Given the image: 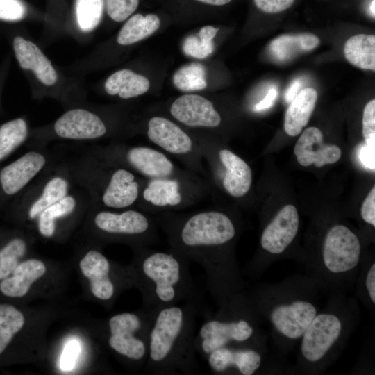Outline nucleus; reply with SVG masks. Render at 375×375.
Wrapping results in <instances>:
<instances>
[{
  "instance_id": "nucleus-39",
  "label": "nucleus",
  "mask_w": 375,
  "mask_h": 375,
  "mask_svg": "<svg viewBox=\"0 0 375 375\" xmlns=\"http://www.w3.org/2000/svg\"><path fill=\"white\" fill-rule=\"evenodd\" d=\"M362 135L365 143L375 147V100L367 103L364 108L362 117Z\"/></svg>"
},
{
  "instance_id": "nucleus-48",
  "label": "nucleus",
  "mask_w": 375,
  "mask_h": 375,
  "mask_svg": "<svg viewBox=\"0 0 375 375\" xmlns=\"http://www.w3.org/2000/svg\"><path fill=\"white\" fill-rule=\"evenodd\" d=\"M197 1L206 3V4L213 5V6H223V5L228 3L232 0H197Z\"/></svg>"
},
{
  "instance_id": "nucleus-38",
  "label": "nucleus",
  "mask_w": 375,
  "mask_h": 375,
  "mask_svg": "<svg viewBox=\"0 0 375 375\" xmlns=\"http://www.w3.org/2000/svg\"><path fill=\"white\" fill-rule=\"evenodd\" d=\"M183 50L189 56L203 59L212 53L214 44L212 42H208L202 40L198 35H192L185 39Z\"/></svg>"
},
{
  "instance_id": "nucleus-31",
  "label": "nucleus",
  "mask_w": 375,
  "mask_h": 375,
  "mask_svg": "<svg viewBox=\"0 0 375 375\" xmlns=\"http://www.w3.org/2000/svg\"><path fill=\"white\" fill-rule=\"evenodd\" d=\"M27 134V124L22 118L10 120L0 126V162L24 142Z\"/></svg>"
},
{
  "instance_id": "nucleus-41",
  "label": "nucleus",
  "mask_w": 375,
  "mask_h": 375,
  "mask_svg": "<svg viewBox=\"0 0 375 375\" xmlns=\"http://www.w3.org/2000/svg\"><path fill=\"white\" fill-rule=\"evenodd\" d=\"M256 7L266 13H277L288 9L294 0H253Z\"/></svg>"
},
{
  "instance_id": "nucleus-10",
  "label": "nucleus",
  "mask_w": 375,
  "mask_h": 375,
  "mask_svg": "<svg viewBox=\"0 0 375 375\" xmlns=\"http://www.w3.org/2000/svg\"><path fill=\"white\" fill-rule=\"evenodd\" d=\"M342 330V322L336 314H317L301 337L304 360L311 363L322 360L338 342Z\"/></svg>"
},
{
  "instance_id": "nucleus-7",
  "label": "nucleus",
  "mask_w": 375,
  "mask_h": 375,
  "mask_svg": "<svg viewBox=\"0 0 375 375\" xmlns=\"http://www.w3.org/2000/svg\"><path fill=\"white\" fill-rule=\"evenodd\" d=\"M43 322L32 311L13 304L0 303V358L19 343L35 357L44 350Z\"/></svg>"
},
{
  "instance_id": "nucleus-42",
  "label": "nucleus",
  "mask_w": 375,
  "mask_h": 375,
  "mask_svg": "<svg viewBox=\"0 0 375 375\" xmlns=\"http://www.w3.org/2000/svg\"><path fill=\"white\" fill-rule=\"evenodd\" d=\"M361 216L363 220L375 226V188L371 190L370 192L365 199L361 207Z\"/></svg>"
},
{
  "instance_id": "nucleus-14",
  "label": "nucleus",
  "mask_w": 375,
  "mask_h": 375,
  "mask_svg": "<svg viewBox=\"0 0 375 375\" xmlns=\"http://www.w3.org/2000/svg\"><path fill=\"white\" fill-rule=\"evenodd\" d=\"M49 272V266L42 259L24 258L8 276L0 281V292L11 299L25 297Z\"/></svg>"
},
{
  "instance_id": "nucleus-19",
  "label": "nucleus",
  "mask_w": 375,
  "mask_h": 375,
  "mask_svg": "<svg viewBox=\"0 0 375 375\" xmlns=\"http://www.w3.org/2000/svg\"><path fill=\"white\" fill-rule=\"evenodd\" d=\"M54 131L63 138L89 140L104 135L106 127L95 114L87 110L76 108L60 116L55 122Z\"/></svg>"
},
{
  "instance_id": "nucleus-16",
  "label": "nucleus",
  "mask_w": 375,
  "mask_h": 375,
  "mask_svg": "<svg viewBox=\"0 0 375 375\" xmlns=\"http://www.w3.org/2000/svg\"><path fill=\"white\" fill-rule=\"evenodd\" d=\"M147 136L153 143L170 154L187 157L196 151L190 136L165 117H153L149 119Z\"/></svg>"
},
{
  "instance_id": "nucleus-18",
  "label": "nucleus",
  "mask_w": 375,
  "mask_h": 375,
  "mask_svg": "<svg viewBox=\"0 0 375 375\" xmlns=\"http://www.w3.org/2000/svg\"><path fill=\"white\" fill-rule=\"evenodd\" d=\"M299 224L297 208L286 205L264 229L261 238L262 248L272 254H280L296 236Z\"/></svg>"
},
{
  "instance_id": "nucleus-9",
  "label": "nucleus",
  "mask_w": 375,
  "mask_h": 375,
  "mask_svg": "<svg viewBox=\"0 0 375 375\" xmlns=\"http://www.w3.org/2000/svg\"><path fill=\"white\" fill-rule=\"evenodd\" d=\"M361 247L358 237L348 227L338 224L327 232L323 244L325 269L333 274H344L358 265Z\"/></svg>"
},
{
  "instance_id": "nucleus-30",
  "label": "nucleus",
  "mask_w": 375,
  "mask_h": 375,
  "mask_svg": "<svg viewBox=\"0 0 375 375\" xmlns=\"http://www.w3.org/2000/svg\"><path fill=\"white\" fill-rule=\"evenodd\" d=\"M76 207V201L71 196H65L59 201L43 210L38 216V229L40 234L47 238L56 232V220L70 215Z\"/></svg>"
},
{
  "instance_id": "nucleus-8",
  "label": "nucleus",
  "mask_w": 375,
  "mask_h": 375,
  "mask_svg": "<svg viewBox=\"0 0 375 375\" xmlns=\"http://www.w3.org/2000/svg\"><path fill=\"white\" fill-rule=\"evenodd\" d=\"M94 224L100 232L113 238L129 240L137 246L153 243L157 237L153 221L135 210L99 212L94 218Z\"/></svg>"
},
{
  "instance_id": "nucleus-3",
  "label": "nucleus",
  "mask_w": 375,
  "mask_h": 375,
  "mask_svg": "<svg viewBox=\"0 0 375 375\" xmlns=\"http://www.w3.org/2000/svg\"><path fill=\"white\" fill-rule=\"evenodd\" d=\"M189 264L188 259L172 248L163 251L137 246L128 267L144 307L157 309L185 301L198 302L199 293Z\"/></svg>"
},
{
  "instance_id": "nucleus-49",
  "label": "nucleus",
  "mask_w": 375,
  "mask_h": 375,
  "mask_svg": "<svg viewBox=\"0 0 375 375\" xmlns=\"http://www.w3.org/2000/svg\"><path fill=\"white\" fill-rule=\"evenodd\" d=\"M374 5H375V1L374 0H372L369 5V12L374 18L375 16Z\"/></svg>"
},
{
  "instance_id": "nucleus-2",
  "label": "nucleus",
  "mask_w": 375,
  "mask_h": 375,
  "mask_svg": "<svg viewBox=\"0 0 375 375\" xmlns=\"http://www.w3.org/2000/svg\"><path fill=\"white\" fill-rule=\"evenodd\" d=\"M197 303L185 301L156 309L144 372L170 375L198 371L194 347Z\"/></svg>"
},
{
  "instance_id": "nucleus-1",
  "label": "nucleus",
  "mask_w": 375,
  "mask_h": 375,
  "mask_svg": "<svg viewBox=\"0 0 375 375\" xmlns=\"http://www.w3.org/2000/svg\"><path fill=\"white\" fill-rule=\"evenodd\" d=\"M159 222L171 248L202 267L206 288L219 307L240 292L242 281L228 250L236 235V227L226 214L204 210L183 217L164 216Z\"/></svg>"
},
{
  "instance_id": "nucleus-44",
  "label": "nucleus",
  "mask_w": 375,
  "mask_h": 375,
  "mask_svg": "<svg viewBox=\"0 0 375 375\" xmlns=\"http://www.w3.org/2000/svg\"><path fill=\"white\" fill-rule=\"evenodd\" d=\"M365 286L369 297L373 303H375V264L372 263L369 267L365 279Z\"/></svg>"
},
{
  "instance_id": "nucleus-24",
  "label": "nucleus",
  "mask_w": 375,
  "mask_h": 375,
  "mask_svg": "<svg viewBox=\"0 0 375 375\" xmlns=\"http://www.w3.org/2000/svg\"><path fill=\"white\" fill-rule=\"evenodd\" d=\"M319 43L320 39L312 33L285 34L271 42L269 51L275 60L285 62L313 50Z\"/></svg>"
},
{
  "instance_id": "nucleus-32",
  "label": "nucleus",
  "mask_w": 375,
  "mask_h": 375,
  "mask_svg": "<svg viewBox=\"0 0 375 375\" xmlns=\"http://www.w3.org/2000/svg\"><path fill=\"white\" fill-rule=\"evenodd\" d=\"M27 251L26 240L17 236L10 238L0 247V281L8 276L26 258Z\"/></svg>"
},
{
  "instance_id": "nucleus-25",
  "label": "nucleus",
  "mask_w": 375,
  "mask_h": 375,
  "mask_svg": "<svg viewBox=\"0 0 375 375\" xmlns=\"http://www.w3.org/2000/svg\"><path fill=\"white\" fill-rule=\"evenodd\" d=\"M317 92L312 88L301 90L292 101L285 116L284 128L290 136H296L306 126L315 109Z\"/></svg>"
},
{
  "instance_id": "nucleus-12",
  "label": "nucleus",
  "mask_w": 375,
  "mask_h": 375,
  "mask_svg": "<svg viewBox=\"0 0 375 375\" xmlns=\"http://www.w3.org/2000/svg\"><path fill=\"white\" fill-rule=\"evenodd\" d=\"M210 369L215 374L238 372L252 375L260 367L261 355L249 347L226 346L210 352L206 358Z\"/></svg>"
},
{
  "instance_id": "nucleus-26",
  "label": "nucleus",
  "mask_w": 375,
  "mask_h": 375,
  "mask_svg": "<svg viewBox=\"0 0 375 375\" xmlns=\"http://www.w3.org/2000/svg\"><path fill=\"white\" fill-rule=\"evenodd\" d=\"M179 181L174 177L149 179L143 198L157 208L174 207L183 201Z\"/></svg>"
},
{
  "instance_id": "nucleus-46",
  "label": "nucleus",
  "mask_w": 375,
  "mask_h": 375,
  "mask_svg": "<svg viewBox=\"0 0 375 375\" xmlns=\"http://www.w3.org/2000/svg\"><path fill=\"white\" fill-rule=\"evenodd\" d=\"M218 31V28H215L212 26L208 25L202 27L197 35L202 40L210 42H212V39L215 38Z\"/></svg>"
},
{
  "instance_id": "nucleus-28",
  "label": "nucleus",
  "mask_w": 375,
  "mask_h": 375,
  "mask_svg": "<svg viewBox=\"0 0 375 375\" xmlns=\"http://www.w3.org/2000/svg\"><path fill=\"white\" fill-rule=\"evenodd\" d=\"M344 54L353 65L375 71V36L358 34L351 37L344 44Z\"/></svg>"
},
{
  "instance_id": "nucleus-15",
  "label": "nucleus",
  "mask_w": 375,
  "mask_h": 375,
  "mask_svg": "<svg viewBox=\"0 0 375 375\" xmlns=\"http://www.w3.org/2000/svg\"><path fill=\"white\" fill-rule=\"evenodd\" d=\"M44 156L35 151L28 152L0 169V195L12 197L43 168Z\"/></svg>"
},
{
  "instance_id": "nucleus-45",
  "label": "nucleus",
  "mask_w": 375,
  "mask_h": 375,
  "mask_svg": "<svg viewBox=\"0 0 375 375\" xmlns=\"http://www.w3.org/2000/svg\"><path fill=\"white\" fill-rule=\"evenodd\" d=\"M276 96V90L274 88L270 89L265 97L256 104V110L260 111L270 108L274 104Z\"/></svg>"
},
{
  "instance_id": "nucleus-11",
  "label": "nucleus",
  "mask_w": 375,
  "mask_h": 375,
  "mask_svg": "<svg viewBox=\"0 0 375 375\" xmlns=\"http://www.w3.org/2000/svg\"><path fill=\"white\" fill-rule=\"evenodd\" d=\"M317 314V310L313 303L298 299L276 305L270 311L269 319L283 336L297 340L302 337Z\"/></svg>"
},
{
  "instance_id": "nucleus-35",
  "label": "nucleus",
  "mask_w": 375,
  "mask_h": 375,
  "mask_svg": "<svg viewBox=\"0 0 375 375\" xmlns=\"http://www.w3.org/2000/svg\"><path fill=\"white\" fill-rule=\"evenodd\" d=\"M103 0H76V22L83 31H91L99 25L103 15Z\"/></svg>"
},
{
  "instance_id": "nucleus-4",
  "label": "nucleus",
  "mask_w": 375,
  "mask_h": 375,
  "mask_svg": "<svg viewBox=\"0 0 375 375\" xmlns=\"http://www.w3.org/2000/svg\"><path fill=\"white\" fill-rule=\"evenodd\" d=\"M253 303L246 295L239 292L232 296L196 333V353L206 358L212 351L226 346L253 347Z\"/></svg>"
},
{
  "instance_id": "nucleus-21",
  "label": "nucleus",
  "mask_w": 375,
  "mask_h": 375,
  "mask_svg": "<svg viewBox=\"0 0 375 375\" xmlns=\"http://www.w3.org/2000/svg\"><path fill=\"white\" fill-rule=\"evenodd\" d=\"M13 49L21 67L32 70L42 83L49 86L57 81L58 74L51 62L33 42L17 36L13 40Z\"/></svg>"
},
{
  "instance_id": "nucleus-37",
  "label": "nucleus",
  "mask_w": 375,
  "mask_h": 375,
  "mask_svg": "<svg viewBox=\"0 0 375 375\" xmlns=\"http://www.w3.org/2000/svg\"><path fill=\"white\" fill-rule=\"evenodd\" d=\"M109 17L115 22H122L137 9L139 0H106Z\"/></svg>"
},
{
  "instance_id": "nucleus-17",
  "label": "nucleus",
  "mask_w": 375,
  "mask_h": 375,
  "mask_svg": "<svg viewBox=\"0 0 375 375\" xmlns=\"http://www.w3.org/2000/svg\"><path fill=\"white\" fill-rule=\"evenodd\" d=\"M294 153L301 165L314 164L317 167L336 162L342 153L338 146L325 144L322 132L314 126L304 130L294 146Z\"/></svg>"
},
{
  "instance_id": "nucleus-29",
  "label": "nucleus",
  "mask_w": 375,
  "mask_h": 375,
  "mask_svg": "<svg viewBox=\"0 0 375 375\" xmlns=\"http://www.w3.org/2000/svg\"><path fill=\"white\" fill-rule=\"evenodd\" d=\"M160 26L159 17L155 14L143 16L136 14L128 19L121 28L117 42L121 45H130L152 35Z\"/></svg>"
},
{
  "instance_id": "nucleus-33",
  "label": "nucleus",
  "mask_w": 375,
  "mask_h": 375,
  "mask_svg": "<svg viewBox=\"0 0 375 375\" xmlns=\"http://www.w3.org/2000/svg\"><path fill=\"white\" fill-rule=\"evenodd\" d=\"M67 182L61 177H54L44 186L42 195L36 200L28 212V218L34 219L47 207L59 201L67 195Z\"/></svg>"
},
{
  "instance_id": "nucleus-40",
  "label": "nucleus",
  "mask_w": 375,
  "mask_h": 375,
  "mask_svg": "<svg viewBox=\"0 0 375 375\" xmlns=\"http://www.w3.org/2000/svg\"><path fill=\"white\" fill-rule=\"evenodd\" d=\"M26 14V6L21 0H0V19L18 21Z\"/></svg>"
},
{
  "instance_id": "nucleus-13",
  "label": "nucleus",
  "mask_w": 375,
  "mask_h": 375,
  "mask_svg": "<svg viewBox=\"0 0 375 375\" xmlns=\"http://www.w3.org/2000/svg\"><path fill=\"white\" fill-rule=\"evenodd\" d=\"M171 115L190 127L215 128L222 121L212 103L198 94H184L171 105Z\"/></svg>"
},
{
  "instance_id": "nucleus-22",
  "label": "nucleus",
  "mask_w": 375,
  "mask_h": 375,
  "mask_svg": "<svg viewBox=\"0 0 375 375\" xmlns=\"http://www.w3.org/2000/svg\"><path fill=\"white\" fill-rule=\"evenodd\" d=\"M219 159L225 168L222 185L233 197H242L249 190L252 174L247 163L231 151L223 149L219 151Z\"/></svg>"
},
{
  "instance_id": "nucleus-6",
  "label": "nucleus",
  "mask_w": 375,
  "mask_h": 375,
  "mask_svg": "<svg viewBox=\"0 0 375 375\" xmlns=\"http://www.w3.org/2000/svg\"><path fill=\"white\" fill-rule=\"evenodd\" d=\"M78 269L91 297L108 308L124 290L134 287L128 265L116 264L97 249L84 254L78 262Z\"/></svg>"
},
{
  "instance_id": "nucleus-34",
  "label": "nucleus",
  "mask_w": 375,
  "mask_h": 375,
  "mask_svg": "<svg viewBox=\"0 0 375 375\" xmlns=\"http://www.w3.org/2000/svg\"><path fill=\"white\" fill-rule=\"evenodd\" d=\"M176 88L183 92L201 90L206 88V69L199 63H191L181 67L174 75Z\"/></svg>"
},
{
  "instance_id": "nucleus-27",
  "label": "nucleus",
  "mask_w": 375,
  "mask_h": 375,
  "mask_svg": "<svg viewBox=\"0 0 375 375\" xmlns=\"http://www.w3.org/2000/svg\"><path fill=\"white\" fill-rule=\"evenodd\" d=\"M106 92L110 95H119L122 99H130L144 94L150 87L145 76L129 69H122L110 75L106 81Z\"/></svg>"
},
{
  "instance_id": "nucleus-47",
  "label": "nucleus",
  "mask_w": 375,
  "mask_h": 375,
  "mask_svg": "<svg viewBox=\"0 0 375 375\" xmlns=\"http://www.w3.org/2000/svg\"><path fill=\"white\" fill-rule=\"evenodd\" d=\"M301 85L300 79L294 81L286 91L285 99L287 102L292 101L298 94V91Z\"/></svg>"
},
{
  "instance_id": "nucleus-5",
  "label": "nucleus",
  "mask_w": 375,
  "mask_h": 375,
  "mask_svg": "<svg viewBox=\"0 0 375 375\" xmlns=\"http://www.w3.org/2000/svg\"><path fill=\"white\" fill-rule=\"evenodd\" d=\"M156 309L140 310L112 315L101 322L98 335L106 347L129 367H144L149 335Z\"/></svg>"
},
{
  "instance_id": "nucleus-23",
  "label": "nucleus",
  "mask_w": 375,
  "mask_h": 375,
  "mask_svg": "<svg viewBox=\"0 0 375 375\" xmlns=\"http://www.w3.org/2000/svg\"><path fill=\"white\" fill-rule=\"evenodd\" d=\"M140 185L133 173L125 169L115 171L105 189L102 201L111 208H125L138 199Z\"/></svg>"
},
{
  "instance_id": "nucleus-43",
  "label": "nucleus",
  "mask_w": 375,
  "mask_h": 375,
  "mask_svg": "<svg viewBox=\"0 0 375 375\" xmlns=\"http://www.w3.org/2000/svg\"><path fill=\"white\" fill-rule=\"evenodd\" d=\"M375 147H370L365 143L361 144L358 151V158L363 166L372 170L375 169Z\"/></svg>"
},
{
  "instance_id": "nucleus-20",
  "label": "nucleus",
  "mask_w": 375,
  "mask_h": 375,
  "mask_svg": "<svg viewBox=\"0 0 375 375\" xmlns=\"http://www.w3.org/2000/svg\"><path fill=\"white\" fill-rule=\"evenodd\" d=\"M126 159L134 169L149 179L174 177V165L159 150L144 146L132 147L127 151Z\"/></svg>"
},
{
  "instance_id": "nucleus-36",
  "label": "nucleus",
  "mask_w": 375,
  "mask_h": 375,
  "mask_svg": "<svg viewBox=\"0 0 375 375\" xmlns=\"http://www.w3.org/2000/svg\"><path fill=\"white\" fill-rule=\"evenodd\" d=\"M83 353V344L77 337L68 339L59 358V368L62 372H70L77 366Z\"/></svg>"
}]
</instances>
